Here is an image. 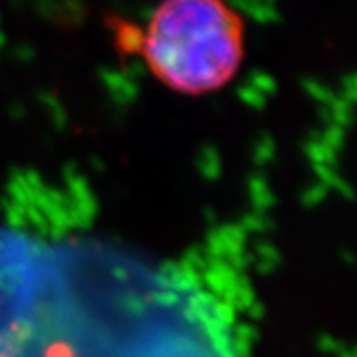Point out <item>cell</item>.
<instances>
[{
  "label": "cell",
  "instance_id": "cell-2",
  "mask_svg": "<svg viewBox=\"0 0 357 357\" xmlns=\"http://www.w3.org/2000/svg\"><path fill=\"white\" fill-rule=\"evenodd\" d=\"M244 36V18L227 0H161L137 28L135 52L165 88L204 96L238 74Z\"/></svg>",
  "mask_w": 357,
  "mask_h": 357
},
{
  "label": "cell",
  "instance_id": "cell-1",
  "mask_svg": "<svg viewBox=\"0 0 357 357\" xmlns=\"http://www.w3.org/2000/svg\"><path fill=\"white\" fill-rule=\"evenodd\" d=\"M0 241V357H217L141 264Z\"/></svg>",
  "mask_w": 357,
  "mask_h": 357
}]
</instances>
